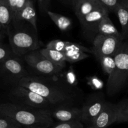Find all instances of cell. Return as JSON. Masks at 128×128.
<instances>
[{
	"instance_id": "cell-26",
	"label": "cell",
	"mask_w": 128,
	"mask_h": 128,
	"mask_svg": "<svg viewBox=\"0 0 128 128\" xmlns=\"http://www.w3.org/2000/svg\"><path fill=\"white\" fill-rule=\"evenodd\" d=\"M87 84L94 90H102L104 87V82L97 76H91L87 78Z\"/></svg>"
},
{
	"instance_id": "cell-16",
	"label": "cell",
	"mask_w": 128,
	"mask_h": 128,
	"mask_svg": "<svg viewBox=\"0 0 128 128\" xmlns=\"http://www.w3.org/2000/svg\"><path fill=\"white\" fill-rule=\"evenodd\" d=\"M119 18L122 28V36L123 39L128 38V1L119 4L114 11Z\"/></svg>"
},
{
	"instance_id": "cell-38",
	"label": "cell",
	"mask_w": 128,
	"mask_h": 128,
	"mask_svg": "<svg viewBox=\"0 0 128 128\" xmlns=\"http://www.w3.org/2000/svg\"><path fill=\"white\" fill-rule=\"evenodd\" d=\"M70 2H72V0H70Z\"/></svg>"
},
{
	"instance_id": "cell-5",
	"label": "cell",
	"mask_w": 128,
	"mask_h": 128,
	"mask_svg": "<svg viewBox=\"0 0 128 128\" xmlns=\"http://www.w3.org/2000/svg\"><path fill=\"white\" fill-rule=\"evenodd\" d=\"M10 96L16 104L46 110L54 107L42 96L19 84L15 85L12 88Z\"/></svg>"
},
{
	"instance_id": "cell-21",
	"label": "cell",
	"mask_w": 128,
	"mask_h": 128,
	"mask_svg": "<svg viewBox=\"0 0 128 128\" xmlns=\"http://www.w3.org/2000/svg\"><path fill=\"white\" fill-rule=\"evenodd\" d=\"M118 107V117L117 123L128 122V99H123L117 104Z\"/></svg>"
},
{
	"instance_id": "cell-2",
	"label": "cell",
	"mask_w": 128,
	"mask_h": 128,
	"mask_svg": "<svg viewBox=\"0 0 128 128\" xmlns=\"http://www.w3.org/2000/svg\"><path fill=\"white\" fill-rule=\"evenodd\" d=\"M0 115L12 118L25 128L36 126H52L54 123L48 110L16 103L0 104Z\"/></svg>"
},
{
	"instance_id": "cell-15",
	"label": "cell",
	"mask_w": 128,
	"mask_h": 128,
	"mask_svg": "<svg viewBox=\"0 0 128 128\" xmlns=\"http://www.w3.org/2000/svg\"><path fill=\"white\" fill-rule=\"evenodd\" d=\"M72 4L74 8L76 15L78 20L89 13L101 6V4L92 2L90 0H72Z\"/></svg>"
},
{
	"instance_id": "cell-12",
	"label": "cell",
	"mask_w": 128,
	"mask_h": 128,
	"mask_svg": "<svg viewBox=\"0 0 128 128\" xmlns=\"http://www.w3.org/2000/svg\"><path fill=\"white\" fill-rule=\"evenodd\" d=\"M109 12L102 6L94 10L80 20L79 22L84 31L90 34H98V28L101 20L106 15L109 14Z\"/></svg>"
},
{
	"instance_id": "cell-29",
	"label": "cell",
	"mask_w": 128,
	"mask_h": 128,
	"mask_svg": "<svg viewBox=\"0 0 128 128\" xmlns=\"http://www.w3.org/2000/svg\"><path fill=\"white\" fill-rule=\"evenodd\" d=\"M13 55L14 54H13L10 46H8L4 44L0 45V64Z\"/></svg>"
},
{
	"instance_id": "cell-22",
	"label": "cell",
	"mask_w": 128,
	"mask_h": 128,
	"mask_svg": "<svg viewBox=\"0 0 128 128\" xmlns=\"http://www.w3.org/2000/svg\"><path fill=\"white\" fill-rule=\"evenodd\" d=\"M102 68L106 75L110 76L115 69V60L113 56H103L99 59Z\"/></svg>"
},
{
	"instance_id": "cell-36",
	"label": "cell",
	"mask_w": 128,
	"mask_h": 128,
	"mask_svg": "<svg viewBox=\"0 0 128 128\" xmlns=\"http://www.w3.org/2000/svg\"><path fill=\"white\" fill-rule=\"evenodd\" d=\"M95 128L93 126H92V125H88V127H87V128Z\"/></svg>"
},
{
	"instance_id": "cell-31",
	"label": "cell",
	"mask_w": 128,
	"mask_h": 128,
	"mask_svg": "<svg viewBox=\"0 0 128 128\" xmlns=\"http://www.w3.org/2000/svg\"><path fill=\"white\" fill-rule=\"evenodd\" d=\"M37 1L41 12L42 13H45V12L46 13V12L48 10V8L50 4V0H37Z\"/></svg>"
},
{
	"instance_id": "cell-25",
	"label": "cell",
	"mask_w": 128,
	"mask_h": 128,
	"mask_svg": "<svg viewBox=\"0 0 128 128\" xmlns=\"http://www.w3.org/2000/svg\"><path fill=\"white\" fill-rule=\"evenodd\" d=\"M66 44H67V42L60 40V39H56V40H52L50 42L48 43L45 47L52 49V50H56V51L64 52L66 48Z\"/></svg>"
},
{
	"instance_id": "cell-33",
	"label": "cell",
	"mask_w": 128,
	"mask_h": 128,
	"mask_svg": "<svg viewBox=\"0 0 128 128\" xmlns=\"http://www.w3.org/2000/svg\"><path fill=\"white\" fill-rule=\"evenodd\" d=\"M51 126H32L26 128H50Z\"/></svg>"
},
{
	"instance_id": "cell-32",
	"label": "cell",
	"mask_w": 128,
	"mask_h": 128,
	"mask_svg": "<svg viewBox=\"0 0 128 128\" xmlns=\"http://www.w3.org/2000/svg\"><path fill=\"white\" fill-rule=\"evenodd\" d=\"M8 3H9L10 7L11 8L12 13V20L16 12V0H8Z\"/></svg>"
},
{
	"instance_id": "cell-23",
	"label": "cell",
	"mask_w": 128,
	"mask_h": 128,
	"mask_svg": "<svg viewBox=\"0 0 128 128\" xmlns=\"http://www.w3.org/2000/svg\"><path fill=\"white\" fill-rule=\"evenodd\" d=\"M21 124L10 117L0 115V128H23Z\"/></svg>"
},
{
	"instance_id": "cell-27",
	"label": "cell",
	"mask_w": 128,
	"mask_h": 128,
	"mask_svg": "<svg viewBox=\"0 0 128 128\" xmlns=\"http://www.w3.org/2000/svg\"><path fill=\"white\" fill-rule=\"evenodd\" d=\"M64 78L67 84L72 87H76L78 84L76 72L72 67H70L64 75Z\"/></svg>"
},
{
	"instance_id": "cell-37",
	"label": "cell",
	"mask_w": 128,
	"mask_h": 128,
	"mask_svg": "<svg viewBox=\"0 0 128 128\" xmlns=\"http://www.w3.org/2000/svg\"><path fill=\"white\" fill-rule=\"evenodd\" d=\"M2 40H3V38L0 37V45H2V44H3V43H2Z\"/></svg>"
},
{
	"instance_id": "cell-20",
	"label": "cell",
	"mask_w": 128,
	"mask_h": 128,
	"mask_svg": "<svg viewBox=\"0 0 128 128\" xmlns=\"http://www.w3.org/2000/svg\"><path fill=\"white\" fill-rule=\"evenodd\" d=\"M46 13L52 22L55 23V25L62 32H66L70 29L72 24L70 18L49 10L46 12Z\"/></svg>"
},
{
	"instance_id": "cell-8",
	"label": "cell",
	"mask_w": 128,
	"mask_h": 128,
	"mask_svg": "<svg viewBox=\"0 0 128 128\" xmlns=\"http://www.w3.org/2000/svg\"><path fill=\"white\" fill-rule=\"evenodd\" d=\"M122 36L96 35L94 40L92 52L99 60L103 56H114L123 42Z\"/></svg>"
},
{
	"instance_id": "cell-1",
	"label": "cell",
	"mask_w": 128,
	"mask_h": 128,
	"mask_svg": "<svg viewBox=\"0 0 128 128\" xmlns=\"http://www.w3.org/2000/svg\"><path fill=\"white\" fill-rule=\"evenodd\" d=\"M18 84L40 95L54 106L66 105L74 99V93L70 88L57 84L45 77L28 75L22 78Z\"/></svg>"
},
{
	"instance_id": "cell-30",
	"label": "cell",
	"mask_w": 128,
	"mask_h": 128,
	"mask_svg": "<svg viewBox=\"0 0 128 128\" xmlns=\"http://www.w3.org/2000/svg\"><path fill=\"white\" fill-rule=\"evenodd\" d=\"M29 0H16V6L15 14H14V16L13 18V20H12V23H14L16 22L17 18H18V16L20 12H21L22 8L24 6V5L26 4V3Z\"/></svg>"
},
{
	"instance_id": "cell-13",
	"label": "cell",
	"mask_w": 128,
	"mask_h": 128,
	"mask_svg": "<svg viewBox=\"0 0 128 128\" xmlns=\"http://www.w3.org/2000/svg\"><path fill=\"white\" fill-rule=\"evenodd\" d=\"M92 52V50H89L88 48L82 45L67 42L64 53L66 62L73 64L88 58L90 55L88 53H91Z\"/></svg>"
},
{
	"instance_id": "cell-10",
	"label": "cell",
	"mask_w": 128,
	"mask_h": 128,
	"mask_svg": "<svg viewBox=\"0 0 128 128\" xmlns=\"http://www.w3.org/2000/svg\"><path fill=\"white\" fill-rule=\"evenodd\" d=\"M49 113L53 119L62 122H81L82 108L61 105L54 106L49 109Z\"/></svg>"
},
{
	"instance_id": "cell-14",
	"label": "cell",
	"mask_w": 128,
	"mask_h": 128,
	"mask_svg": "<svg viewBox=\"0 0 128 128\" xmlns=\"http://www.w3.org/2000/svg\"><path fill=\"white\" fill-rule=\"evenodd\" d=\"M36 19L37 16L34 5V0H29L20 12L16 22L14 23L19 22H26L32 24L33 27L38 31Z\"/></svg>"
},
{
	"instance_id": "cell-11",
	"label": "cell",
	"mask_w": 128,
	"mask_h": 128,
	"mask_svg": "<svg viewBox=\"0 0 128 128\" xmlns=\"http://www.w3.org/2000/svg\"><path fill=\"white\" fill-rule=\"evenodd\" d=\"M117 117V104L106 102L102 110L90 125L93 126L95 128H107L113 123L116 122Z\"/></svg>"
},
{
	"instance_id": "cell-9",
	"label": "cell",
	"mask_w": 128,
	"mask_h": 128,
	"mask_svg": "<svg viewBox=\"0 0 128 128\" xmlns=\"http://www.w3.org/2000/svg\"><path fill=\"white\" fill-rule=\"evenodd\" d=\"M106 101L103 93L94 94L89 97L82 108L81 122L90 125L102 110Z\"/></svg>"
},
{
	"instance_id": "cell-35",
	"label": "cell",
	"mask_w": 128,
	"mask_h": 128,
	"mask_svg": "<svg viewBox=\"0 0 128 128\" xmlns=\"http://www.w3.org/2000/svg\"><path fill=\"white\" fill-rule=\"evenodd\" d=\"M92 2H95V3H100V2H99V0H90Z\"/></svg>"
},
{
	"instance_id": "cell-19",
	"label": "cell",
	"mask_w": 128,
	"mask_h": 128,
	"mask_svg": "<svg viewBox=\"0 0 128 128\" xmlns=\"http://www.w3.org/2000/svg\"><path fill=\"white\" fill-rule=\"evenodd\" d=\"M40 52L53 64L64 68L66 66L67 62L64 52L52 50L46 47L40 49Z\"/></svg>"
},
{
	"instance_id": "cell-24",
	"label": "cell",
	"mask_w": 128,
	"mask_h": 128,
	"mask_svg": "<svg viewBox=\"0 0 128 128\" xmlns=\"http://www.w3.org/2000/svg\"><path fill=\"white\" fill-rule=\"evenodd\" d=\"M128 0H99L101 5L108 11L109 13L114 12L117 7L124 2Z\"/></svg>"
},
{
	"instance_id": "cell-18",
	"label": "cell",
	"mask_w": 128,
	"mask_h": 128,
	"mask_svg": "<svg viewBox=\"0 0 128 128\" xmlns=\"http://www.w3.org/2000/svg\"><path fill=\"white\" fill-rule=\"evenodd\" d=\"M108 35V36H122L114 24L110 20L109 14L106 15L99 23L98 28V35Z\"/></svg>"
},
{
	"instance_id": "cell-34",
	"label": "cell",
	"mask_w": 128,
	"mask_h": 128,
	"mask_svg": "<svg viewBox=\"0 0 128 128\" xmlns=\"http://www.w3.org/2000/svg\"><path fill=\"white\" fill-rule=\"evenodd\" d=\"M3 32H4L3 28H2V26H1V24H0V37H2V38L3 37Z\"/></svg>"
},
{
	"instance_id": "cell-7",
	"label": "cell",
	"mask_w": 128,
	"mask_h": 128,
	"mask_svg": "<svg viewBox=\"0 0 128 128\" xmlns=\"http://www.w3.org/2000/svg\"><path fill=\"white\" fill-rule=\"evenodd\" d=\"M28 75L20 56L13 55L0 64V77L7 83L15 86Z\"/></svg>"
},
{
	"instance_id": "cell-17",
	"label": "cell",
	"mask_w": 128,
	"mask_h": 128,
	"mask_svg": "<svg viewBox=\"0 0 128 128\" xmlns=\"http://www.w3.org/2000/svg\"><path fill=\"white\" fill-rule=\"evenodd\" d=\"M12 22V13L8 0H0V24L6 33Z\"/></svg>"
},
{
	"instance_id": "cell-6",
	"label": "cell",
	"mask_w": 128,
	"mask_h": 128,
	"mask_svg": "<svg viewBox=\"0 0 128 128\" xmlns=\"http://www.w3.org/2000/svg\"><path fill=\"white\" fill-rule=\"evenodd\" d=\"M23 60L36 74L42 76H54L62 72L64 68L53 64L39 50H34L22 56Z\"/></svg>"
},
{
	"instance_id": "cell-28",
	"label": "cell",
	"mask_w": 128,
	"mask_h": 128,
	"mask_svg": "<svg viewBox=\"0 0 128 128\" xmlns=\"http://www.w3.org/2000/svg\"><path fill=\"white\" fill-rule=\"evenodd\" d=\"M83 124L81 122H62L55 126H52L50 128H84Z\"/></svg>"
},
{
	"instance_id": "cell-3",
	"label": "cell",
	"mask_w": 128,
	"mask_h": 128,
	"mask_svg": "<svg viewBox=\"0 0 128 128\" xmlns=\"http://www.w3.org/2000/svg\"><path fill=\"white\" fill-rule=\"evenodd\" d=\"M6 34L13 54L20 57L31 52L39 50L43 45L38 36V31L26 22L11 24Z\"/></svg>"
},
{
	"instance_id": "cell-4",
	"label": "cell",
	"mask_w": 128,
	"mask_h": 128,
	"mask_svg": "<svg viewBox=\"0 0 128 128\" xmlns=\"http://www.w3.org/2000/svg\"><path fill=\"white\" fill-rule=\"evenodd\" d=\"M114 58L115 69L108 77L106 86L109 96H114L119 92L128 79V40L123 42Z\"/></svg>"
}]
</instances>
